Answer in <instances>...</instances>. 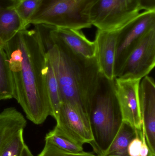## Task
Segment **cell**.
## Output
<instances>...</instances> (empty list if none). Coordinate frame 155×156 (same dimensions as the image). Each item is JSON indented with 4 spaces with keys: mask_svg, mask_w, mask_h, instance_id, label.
Here are the masks:
<instances>
[{
    "mask_svg": "<svg viewBox=\"0 0 155 156\" xmlns=\"http://www.w3.org/2000/svg\"><path fill=\"white\" fill-rule=\"evenodd\" d=\"M123 122L115 79L109 80L100 73L89 113L93 136L90 144L97 156H103L109 148Z\"/></svg>",
    "mask_w": 155,
    "mask_h": 156,
    "instance_id": "obj_3",
    "label": "cell"
},
{
    "mask_svg": "<svg viewBox=\"0 0 155 156\" xmlns=\"http://www.w3.org/2000/svg\"><path fill=\"white\" fill-rule=\"evenodd\" d=\"M141 10L155 11V0H139Z\"/></svg>",
    "mask_w": 155,
    "mask_h": 156,
    "instance_id": "obj_23",
    "label": "cell"
},
{
    "mask_svg": "<svg viewBox=\"0 0 155 156\" xmlns=\"http://www.w3.org/2000/svg\"><path fill=\"white\" fill-rule=\"evenodd\" d=\"M141 80L115 79L116 93L123 120L138 130L143 128L139 103Z\"/></svg>",
    "mask_w": 155,
    "mask_h": 156,
    "instance_id": "obj_9",
    "label": "cell"
},
{
    "mask_svg": "<svg viewBox=\"0 0 155 156\" xmlns=\"http://www.w3.org/2000/svg\"><path fill=\"white\" fill-rule=\"evenodd\" d=\"M139 0H98L92 9V25L98 30H119L140 13Z\"/></svg>",
    "mask_w": 155,
    "mask_h": 156,
    "instance_id": "obj_5",
    "label": "cell"
},
{
    "mask_svg": "<svg viewBox=\"0 0 155 156\" xmlns=\"http://www.w3.org/2000/svg\"><path fill=\"white\" fill-rule=\"evenodd\" d=\"M37 156H97L94 154L88 152L74 153L68 152L59 148L51 143L49 140L45 139V144L43 149Z\"/></svg>",
    "mask_w": 155,
    "mask_h": 156,
    "instance_id": "obj_20",
    "label": "cell"
},
{
    "mask_svg": "<svg viewBox=\"0 0 155 156\" xmlns=\"http://www.w3.org/2000/svg\"><path fill=\"white\" fill-rule=\"evenodd\" d=\"M20 0H0V10L7 8H13L20 2ZM2 43L0 39V46L3 47Z\"/></svg>",
    "mask_w": 155,
    "mask_h": 156,
    "instance_id": "obj_24",
    "label": "cell"
},
{
    "mask_svg": "<svg viewBox=\"0 0 155 156\" xmlns=\"http://www.w3.org/2000/svg\"><path fill=\"white\" fill-rule=\"evenodd\" d=\"M45 76L46 88L51 106V115L55 119L61 107L62 100L58 82L47 55Z\"/></svg>",
    "mask_w": 155,
    "mask_h": 156,
    "instance_id": "obj_16",
    "label": "cell"
},
{
    "mask_svg": "<svg viewBox=\"0 0 155 156\" xmlns=\"http://www.w3.org/2000/svg\"><path fill=\"white\" fill-rule=\"evenodd\" d=\"M155 28V11H144L117 30L114 76H118L125 62L144 36Z\"/></svg>",
    "mask_w": 155,
    "mask_h": 156,
    "instance_id": "obj_6",
    "label": "cell"
},
{
    "mask_svg": "<svg viewBox=\"0 0 155 156\" xmlns=\"http://www.w3.org/2000/svg\"><path fill=\"white\" fill-rule=\"evenodd\" d=\"M13 98L12 82L8 58L3 48L0 46V100Z\"/></svg>",
    "mask_w": 155,
    "mask_h": 156,
    "instance_id": "obj_17",
    "label": "cell"
},
{
    "mask_svg": "<svg viewBox=\"0 0 155 156\" xmlns=\"http://www.w3.org/2000/svg\"><path fill=\"white\" fill-rule=\"evenodd\" d=\"M142 134L143 129L129 143L128 146V152L129 156H141V147L143 143Z\"/></svg>",
    "mask_w": 155,
    "mask_h": 156,
    "instance_id": "obj_22",
    "label": "cell"
},
{
    "mask_svg": "<svg viewBox=\"0 0 155 156\" xmlns=\"http://www.w3.org/2000/svg\"><path fill=\"white\" fill-rule=\"evenodd\" d=\"M155 156V155L152 154H150V153H149V154H148V156Z\"/></svg>",
    "mask_w": 155,
    "mask_h": 156,
    "instance_id": "obj_27",
    "label": "cell"
},
{
    "mask_svg": "<svg viewBox=\"0 0 155 156\" xmlns=\"http://www.w3.org/2000/svg\"><path fill=\"white\" fill-rule=\"evenodd\" d=\"M21 156H33L32 154L31 153V151H30L29 148H28V147L26 146V145H25L23 150L22 152V154H21Z\"/></svg>",
    "mask_w": 155,
    "mask_h": 156,
    "instance_id": "obj_26",
    "label": "cell"
},
{
    "mask_svg": "<svg viewBox=\"0 0 155 156\" xmlns=\"http://www.w3.org/2000/svg\"><path fill=\"white\" fill-rule=\"evenodd\" d=\"M45 139L49 140L59 148L68 152L78 153L84 151L83 146L73 142L54 129L46 134Z\"/></svg>",
    "mask_w": 155,
    "mask_h": 156,
    "instance_id": "obj_18",
    "label": "cell"
},
{
    "mask_svg": "<svg viewBox=\"0 0 155 156\" xmlns=\"http://www.w3.org/2000/svg\"><path fill=\"white\" fill-rule=\"evenodd\" d=\"M24 129L19 130L8 140L0 153V156H21L25 146Z\"/></svg>",
    "mask_w": 155,
    "mask_h": 156,
    "instance_id": "obj_19",
    "label": "cell"
},
{
    "mask_svg": "<svg viewBox=\"0 0 155 156\" xmlns=\"http://www.w3.org/2000/svg\"><path fill=\"white\" fill-rule=\"evenodd\" d=\"M52 33L76 54L86 58L95 57L96 46L95 41L87 39L81 30L54 27Z\"/></svg>",
    "mask_w": 155,
    "mask_h": 156,
    "instance_id": "obj_12",
    "label": "cell"
},
{
    "mask_svg": "<svg viewBox=\"0 0 155 156\" xmlns=\"http://www.w3.org/2000/svg\"><path fill=\"white\" fill-rule=\"evenodd\" d=\"M9 63L13 98L35 124L51 115L45 81L46 50L34 28L18 32L3 46Z\"/></svg>",
    "mask_w": 155,
    "mask_h": 156,
    "instance_id": "obj_1",
    "label": "cell"
},
{
    "mask_svg": "<svg viewBox=\"0 0 155 156\" xmlns=\"http://www.w3.org/2000/svg\"><path fill=\"white\" fill-rule=\"evenodd\" d=\"M54 129L81 145L91 144L93 136L89 120L82 116L69 103L62 102Z\"/></svg>",
    "mask_w": 155,
    "mask_h": 156,
    "instance_id": "obj_8",
    "label": "cell"
},
{
    "mask_svg": "<svg viewBox=\"0 0 155 156\" xmlns=\"http://www.w3.org/2000/svg\"><path fill=\"white\" fill-rule=\"evenodd\" d=\"M98 0H39L30 24L81 30L92 27L91 13Z\"/></svg>",
    "mask_w": 155,
    "mask_h": 156,
    "instance_id": "obj_4",
    "label": "cell"
},
{
    "mask_svg": "<svg viewBox=\"0 0 155 156\" xmlns=\"http://www.w3.org/2000/svg\"><path fill=\"white\" fill-rule=\"evenodd\" d=\"M117 30L106 31L98 30L95 43L96 46V61L100 72L109 80L115 79L114 65Z\"/></svg>",
    "mask_w": 155,
    "mask_h": 156,
    "instance_id": "obj_11",
    "label": "cell"
},
{
    "mask_svg": "<svg viewBox=\"0 0 155 156\" xmlns=\"http://www.w3.org/2000/svg\"><path fill=\"white\" fill-rule=\"evenodd\" d=\"M142 130H138L129 123L123 121L113 143L102 156H130L128 145Z\"/></svg>",
    "mask_w": 155,
    "mask_h": 156,
    "instance_id": "obj_15",
    "label": "cell"
},
{
    "mask_svg": "<svg viewBox=\"0 0 155 156\" xmlns=\"http://www.w3.org/2000/svg\"><path fill=\"white\" fill-rule=\"evenodd\" d=\"M39 0H20L14 7L17 14L25 23L26 26L27 21L31 17L37 7Z\"/></svg>",
    "mask_w": 155,
    "mask_h": 156,
    "instance_id": "obj_21",
    "label": "cell"
},
{
    "mask_svg": "<svg viewBox=\"0 0 155 156\" xmlns=\"http://www.w3.org/2000/svg\"><path fill=\"white\" fill-rule=\"evenodd\" d=\"M27 27L14 7L0 10V39L3 45Z\"/></svg>",
    "mask_w": 155,
    "mask_h": 156,
    "instance_id": "obj_14",
    "label": "cell"
},
{
    "mask_svg": "<svg viewBox=\"0 0 155 156\" xmlns=\"http://www.w3.org/2000/svg\"><path fill=\"white\" fill-rule=\"evenodd\" d=\"M139 103L143 129L149 153L155 155V83L149 76L140 82Z\"/></svg>",
    "mask_w": 155,
    "mask_h": 156,
    "instance_id": "obj_10",
    "label": "cell"
},
{
    "mask_svg": "<svg viewBox=\"0 0 155 156\" xmlns=\"http://www.w3.org/2000/svg\"><path fill=\"white\" fill-rule=\"evenodd\" d=\"M26 125L24 116L14 107L5 108L0 113V153L11 137Z\"/></svg>",
    "mask_w": 155,
    "mask_h": 156,
    "instance_id": "obj_13",
    "label": "cell"
},
{
    "mask_svg": "<svg viewBox=\"0 0 155 156\" xmlns=\"http://www.w3.org/2000/svg\"><path fill=\"white\" fill-rule=\"evenodd\" d=\"M155 66V28L147 32L125 62L117 79L141 80Z\"/></svg>",
    "mask_w": 155,
    "mask_h": 156,
    "instance_id": "obj_7",
    "label": "cell"
},
{
    "mask_svg": "<svg viewBox=\"0 0 155 156\" xmlns=\"http://www.w3.org/2000/svg\"><path fill=\"white\" fill-rule=\"evenodd\" d=\"M142 145L141 147V156H147L149 154V148L147 146L146 140L144 133L143 129V134H142Z\"/></svg>",
    "mask_w": 155,
    "mask_h": 156,
    "instance_id": "obj_25",
    "label": "cell"
},
{
    "mask_svg": "<svg viewBox=\"0 0 155 156\" xmlns=\"http://www.w3.org/2000/svg\"><path fill=\"white\" fill-rule=\"evenodd\" d=\"M54 71L62 102L69 103L89 121L92 99L100 72L96 57L76 54L52 33L54 27L36 24Z\"/></svg>",
    "mask_w": 155,
    "mask_h": 156,
    "instance_id": "obj_2",
    "label": "cell"
}]
</instances>
